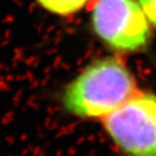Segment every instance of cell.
Returning <instances> with one entry per match:
<instances>
[{
    "label": "cell",
    "mask_w": 156,
    "mask_h": 156,
    "mask_svg": "<svg viewBox=\"0 0 156 156\" xmlns=\"http://www.w3.org/2000/svg\"><path fill=\"white\" fill-rule=\"evenodd\" d=\"M137 80L119 55L92 61L65 87L61 103L80 119L102 120L138 91Z\"/></svg>",
    "instance_id": "1"
},
{
    "label": "cell",
    "mask_w": 156,
    "mask_h": 156,
    "mask_svg": "<svg viewBox=\"0 0 156 156\" xmlns=\"http://www.w3.org/2000/svg\"><path fill=\"white\" fill-rule=\"evenodd\" d=\"M106 136L126 156H156V94L138 91L105 118Z\"/></svg>",
    "instance_id": "2"
},
{
    "label": "cell",
    "mask_w": 156,
    "mask_h": 156,
    "mask_svg": "<svg viewBox=\"0 0 156 156\" xmlns=\"http://www.w3.org/2000/svg\"><path fill=\"white\" fill-rule=\"evenodd\" d=\"M91 23L98 37L117 52H138L151 40V24L137 0H95Z\"/></svg>",
    "instance_id": "3"
},
{
    "label": "cell",
    "mask_w": 156,
    "mask_h": 156,
    "mask_svg": "<svg viewBox=\"0 0 156 156\" xmlns=\"http://www.w3.org/2000/svg\"><path fill=\"white\" fill-rule=\"evenodd\" d=\"M47 11L58 15H70L79 11L88 0H37Z\"/></svg>",
    "instance_id": "4"
},
{
    "label": "cell",
    "mask_w": 156,
    "mask_h": 156,
    "mask_svg": "<svg viewBox=\"0 0 156 156\" xmlns=\"http://www.w3.org/2000/svg\"><path fill=\"white\" fill-rule=\"evenodd\" d=\"M149 22L156 28V0H138Z\"/></svg>",
    "instance_id": "5"
}]
</instances>
